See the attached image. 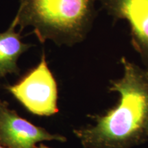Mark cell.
<instances>
[{
	"instance_id": "3957f363",
	"label": "cell",
	"mask_w": 148,
	"mask_h": 148,
	"mask_svg": "<svg viewBox=\"0 0 148 148\" xmlns=\"http://www.w3.org/2000/svg\"><path fill=\"white\" fill-rule=\"evenodd\" d=\"M5 88L31 113L48 116L58 112L57 84L44 52L36 67Z\"/></svg>"
},
{
	"instance_id": "ba28073f",
	"label": "cell",
	"mask_w": 148,
	"mask_h": 148,
	"mask_svg": "<svg viewBox=\"0 0 148 148\" xmlns=\"http://www.w3.org/2000/svg\"><path fill=\"white\" fill-rule=\"evenodd\" d=\"M0 148H8L7 147H5V146H4L3 145L2 143H1V142H0Z\"/></svg>"
},
{
	"instance_id": "9c48e42d",
	"label": "cell",
	"mask_w": 148,
	"mask_h": 148,
	"mask_svg": "<svg viewBox=\"0 0 148 148\" xmlns=\"http://www.w3.org/2000/svg\"><path fill=\"white\" fill-rule=\"evenodd\" d=\"M147 136L148 137V125H147Z\"/></svg>"
},
{
	"instance_id": "52a82bcc",
	"label": "cell",
	"mask_w": 148,
	"mask_h": 148,
	"mask_svg": "<svg viewBox=\"0 0 148 148\" xmlns=\"http://www.w3.org/2000/svg\"><path fill=\"white\" fill-rule=\"evenodd\" d=\"M35 148H49L47 147V146H45V145H43V144H40L39 147H36Z\"/></svg>"
},
{
	"instance_id": "6da1fadb",
	"label": "cell",
	"mask_w": 148,
	"mask_h": 148,
	"mask_svg": "<svg viewBox=\"0 0 148 148\" xmlns=\"http://www.w3.org/2000/svg\"><path fill=\"white\" fill-rule=\"evenodd\" d=\"M121 62L123 76L109 87L119 93V102L104 114L90 116L95 125L73 130L84 148H130L147 140L148 69L125 57Z\"/></svg>"
},
{
	"instance_id": "5b68a950",
	"label": "cell",
	"mask_w": 148,
	"mask_h": 148,
	"mask_svg": "<svg viewBox=\"0 0 148 148\" xmlns=\"http://www.w3.org/2000/svg\"><path fill=\"white\" fill-rule=\"evenodd\" d=\"M116 19L128 22L132 45L148 69V0H97Z\"/></svg>"
},
{
	"instance_id": "8992f818",
	"label": "cell",
	"mask_w": 148,
	"mask_h": 148,
	"mask_svg": "<svg viewBox=\"0 0 148 148\" xmlns=\"http://www.w3.org/2000/svg\"><path fill=\"white\" fill-rule=\"evenodd\" d=\"M17 21L18 18L15 15L10 27L0 33V79L8 74L19 75L18 59L32 46V44L22 42L20 32L15 30L18 26Z\"/></svg>"
},
{
	"instance_id": "7a4b0ae2",
	"label": "cell",
	"mask_w": 148,
	"mask_h": 148,
	"mask_svg": "<svg viewBox=\"0 0 148 148\" xmlns=\"http://www.w3.org/2000/svg\"><path fill=\"white\" fill-rule=\"evenodd\" d=\"M97 0H19L16 15L21 32L32 27L41 43L58 45L81 42L92 26Z\"/></svg>"
},
{
	"instance_id": "277c9868",
	"label": "cell",
	"mask_w": 148,
	"mask_h": 148,
	"mask_svg": "<svg viewBox=\"0 0 148 148\" xmlns=\"http://www.w3.org/2000/svg\"><path fill=\"white\" fill-rule=\"evenodd\" d=\"M56 140L66 141V138L48 132L23 119L9 108L6 101L0 99V142L8 148H35L38 142Z\"/></svg>"
}]
</instances>
